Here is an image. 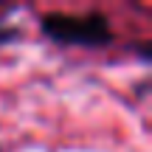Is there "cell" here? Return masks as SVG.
<instances>
[{"label":"cell","mask_w":152,"mask_h":152,"mask_svg":"<svg viewBox=\"0 0 152 152\" xmlns=\"http://www.w3.org/2000/svg\"><path fill=\"white\" fill-rule=\"evenodd\" d=\"M39 28L51 42L68 45V48H104L113 42L110 20L99 11H90V14L48 11L39 17Z\"/></svg>","instance_id":"1"}]
</instances>
